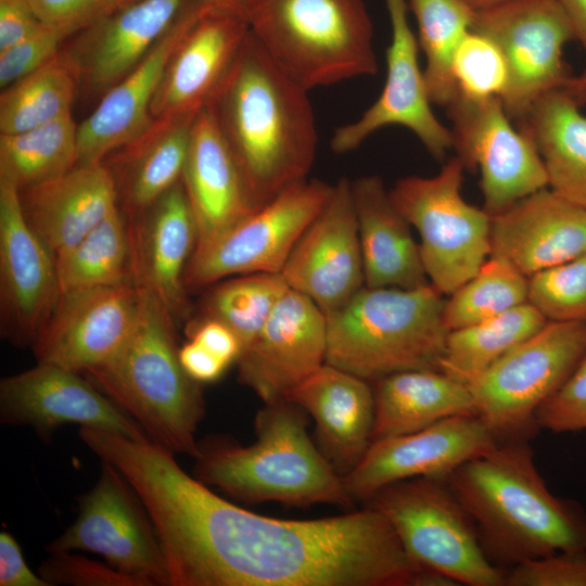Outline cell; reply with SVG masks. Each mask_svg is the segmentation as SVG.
<instances>
[{"mask_svg":"<svg viewBox=\"0 0 586 586\" xmlns=\"http://www.w3.org/2000/svg\"><path fill=\"white\" fill-rule=\"evenodd\" d=\"M66 39L55 29L41 25L26 38L0 51V87L4 89L52 60Z\"/></svg>","mask_w":586,"mask_h":586,"instance_id":"obj_46","label":"cell"},{"mask_svg":"<svg viewBox=\"0 0 586 586\" xmlns=\"http://www.w3.org/2000/svg\"><path fill=\"white\" fill-rule=\"evenodd\" d=\"M537 428L555 433L586 431V355L564 384L537 410Z\"/></svg>","mask_w":586,"mask_h":586,"instance_id":"obj_44","label":"cell"},{"mask_svg":"<svg viewBox=\"0 0 586 586\" xmlns=\"http://www.w3.org/2000/svg\"><path fill=\"white\" fill-rule=\"evenodd\" d=\"M456 156L479 169L483 209L491 216L548 187L547 171L533 138L514 128L500 98L457 95L447 107Z\"/></svg>","mask_w":586,"mask_h":586,"instance_id":"obj_13","label":"cell"},{"mask_svg":"<svg viewBox=\"0 0 586 586\" xmlns=\"http://www.w3.org/2000/svg\"><path fill=\"white\" fill-rule=\"evenodd\" d=\"M463 1L467 2L474 10H481V9L494 7L496 4L502 3L508 0H463Z\"/></svg>","mask_w":586,"mask_h":586,"instance_id":"obj_54","label":"cell"},{"mask_svg":"<svg viewBox=\"0 0 586 586\" xmlns=\"http://www.w3.org/2000/svg\"><path fill=\"white\" fill-rule=\"evenodd\" d=\"M326 314L289 288L239 357L238 380L264 404L271 403L326 364Z\"/></svg>","mask_w":586,"mask_h":586,"instance_id":"obj_20","label":"cell"},{"mask_svg":"<svg viewBox=\"0 0 586 586\" xmlns=\"http://www.w3.org/2000/svg\"><path fill=\"white\" fill-rule=\"evenodd\" d=\"M101 463L97 483L79 500L76 520L49 544L48 552H94L142 586H170L165 555L143 502L118 469Z\"/></svg>","mask_w":586,"mask_h":586,"instance_id":"obj_12","label":"cell"},{"mask_svg":"<svg viewBox=\"0 0 586 586\" xmlns=\"http://www.w3.org/2000/svg\"><path fill=\"white\" fill-rule=\"evenodd\" d=\"M179 360L184 371L199 383L218 380L229 367L219 357L192 340L179 348Z\"/></svg>","mask_w":586,"mask_h":586,"instance_id":"obj_50","label":"cell"},{"mask_svg":"<svg viewBox=\"0 0 586 586\" xmlns=\"http://www.w3.org/2000/svg\"><path fill=\"white\" fill-rule=\"evenodd\" d=\"M79 84L60 51L37 71L2 89L0 133L25 131L72 113Z\"/></svg>","mask_w":586,"mask_h":586,"instance_id":"obj_37","label":"cell"},{"mask_svg":"<svg viewBox=\"0 0 586 586\" xmlns=\"http://www.w3.org/2000/svg\"><path fill=\"white\" fill-rule=\"evenodd\" d=\"M445 300L431 283L364 286L326 314V362L366 381L415 369L440 370L449 333Z\"/></svg>","mask_w":586,"mask_h":586,"instance_id":"obj_5","label":"cell"},{"mask_svg":"<svg viewBox=\"0 0 586 586\" xmlns=\"http://www.w3.org/2000/svg\"><path fill=\"white\" fill-rule=\"evenodd\" d=\"M0 420L7 425L29 426L46 438L58 428L76 423L133 440H150L131 417L80 372L46 362L1 380Z\"/></svg>","mask_w":586,"mask_h":586,"instance_id":"obj_18","label":"cell"},{"mask_svg":"<svg viewBox=\"0 0 586 586\" xmlns=\"http://www.w3.org/2000/svg\"><path fill=\"white\" fill-rule=\"evenodd\" d=\"M586 586V551H562L519 562L504 586Z\"/></svg>","mask_w":586,"mask_h":586,"instance_id":"obj_43","label":"cell"},{"mask_svg":"<svg viewBox=\"0 0 586 586\" xmlns=\"http://www.w3.org/2000/svg\"><path fill=\"white\" fill-rule=\"evenodd\" d=\"M479 415L455 416L419 431L371 443L360 462L343 476L354 500H369L382 488L405 480L446 481L456 469L498 444Z\"/></svg>","mask_w":586,"mask_h":586,"instance_id":"obj_15","label":"cell"},{"mask_svg":"<svg viewBox=\"0 0 586 586\" xmlns=\"http://www.w3.org/2000/svg\"><path fill=\"white\" fill-rule=\"evenodd\" d=\"M173 319L141 285L140 309L130 335L110 360L86 374L153 443L195 458V432L205 416V402L200 383L180 364Z\"/></svg>","mask_w":586,"mask_h":586,"instance_id":"obj_4","label":"cell"},{"mask_svg":"<svg viewBox=\"0 0 586 586\" xmlns=\"http://www.w3.org/2000/svg\"><path fill=\"white\" fill-rule=\"evenodd\" d=\"M391 23L386 50V76L378 99L356 120L335 129L331 150L344 154L359 148L377 130L386 126L409 129L437 161L454 146L451 130L432 110L419 44L409 21L407 0H384Z\"/></svg>","mask_w":586,"mask_h":586,"instance_id":"obj_14","label":"cell"},{"mask_svg":"<svg viewBox=\"0 0 586 586\" xmlns=\"http://www.w3.org/2000/svg\"><path fill=\"white\" fill-rule=\"evenodd\" d=\"M181 181L196 222V244L215 238L256 209L237 160L207 105L193 122Z\"/></svg>","mask_w":586,"mask_h":586,"instance_id":"obj_27","label":"cell"},{"mask_svg":"<svg viewBox=\"0 0 586 586\" xmlns=\"http://www.w3.org/2000/svg\"><path fill=\"white\" fill-rule=\"evenodd\" d=\"M288 290L281 273L233 276L211 288L201 310L204 319H215L229 327L239 337L243 352Z\"/></svg>","mask_w":586,"mask_h":586,"instance_id":"obj_38","label":"cell"},{"mask_svg":"<svg viewBox=\"0 0 586 586\" xmlns=\"http://www.w3.org/2000/svg\"><path fill=\"white\" fill-rule=\"evenodd\" d=\"M281 276L324 314L346 304L365 286L364 264L352 180L340 179L305 229Z\"/></svg>","mask_w":586,"mask_h":586,"instance_id":"obj_19","label":"cell"},{"mask_svg":"<svg viewBox=\"0 0 586 586\" xmlns=\"http://www.w3.org/2000/svg\"><path fill=\"white\" fill-rule=\"evenodd\" d=\"M527 277L504 257L489 255L480 269L445 301L449 331L527 303Z\"/></svg>","mask_w":586,"mask_h":586,"instance_id":"obj_39","label":"cell"},{"mask_svg":"<svg viewBox=\"0 0 586 586\" xmlns=\"http://www.w3.org/2000/svg\"><path fill=\"white\" fill-rule=\"evenodd\" d=\"M564 90L582 106L586 104V69L578 75H572Z\"/></svg>","mask_w":586,"mask_h":586,"instance_id":"obj_52","label":"cell"},{"mask_svg":"<svg viewBox=\"0 0 586 586\" xmlns=\"http://www.w3.org/2000/svg\"><path fill=\"white\" fill-rule=\"evenodd\" d=\"M332 190L333 184L322 180L304 179L220 234L198 243L186 268V288H203L240 275L280 273Z\"/></svg>","mask_w":586,"mask_h":586,"instance_id":"obj_10","label":"cell"},{"mask_svg":"<svg viewBox=\"0 0 586 586\" xmlns=\"http://www.w3.org/2000/svg\"><path fill=\"white\" fill-rule=\"evenodd\" d=\"M209 5L188 0L176 20L142 61L110 88L78 126V163L103 158L143 133L154 122L151 105L167 64L180 41Z\"/></svg>","mask_w":586,"mask_h":586,"instance_id":"obj_21","label":"cell"},{"mask_svg":"<svg viewBox=\"0 0 586 586\" xmlns=\"http://www.w3.org/2000/svg\"><path fill=\"white\" fill-rule=\"evenodd\" d=\"M39 21L65 38L136 0H28Z\"/></svg>","mask_w":586,"mask_h":586,"instance_id":"obj_45","label":"cell"},{"mask_svg":"<svg viewBox=\"0 0 586 586\" xmlns=\"http://www.w3.org/2000/svg\"><path fill=\"white\" fill-rule=\"evenodd\" d=\"M464 165L449 158L432 177L408 176L388 190L396 208L418 231L430 283L453 294L491 255L492 217L461 193Z\"/></svg>","mask_w":586,"mask_h":586,"instance_id":"obj_8","label":"cell"},{"mask_svg":"<svg viewBox=\"0 0 586 586\" xmlns=\"http://www.w3.org/2000/svg\"><path fill=\"white\" fill-rule=\"evenodd\" d=\"M249 33L241 15L208 7L173 53L152 101V116L198 114L232 66Z\"/></svg>","mask_w":586,"mask_h":586,"instance_id":"obj_22","label":"cell"},{"mask_svg":"<svg viewBox=\"0 0 586 586\" xmlns=\"http://www.w3.org/2000/svg\"><path fill=\"white\" fill-rule=\"evenodd\" d=\"M544 162L548 187L586 209V115L564 90L542 97L520 120Z\"/></svg>","mask_w":586,"mask_h":586,"instance_id":"obj_31","label":"cell"},{"mask_svg":"<svg viewBox=\"0 0 586 586\" xmlns=\"http://www.w3.org/2000/svg\"><path fill=\"white\" fill-rule=\"evenodd\" d=\"M527 303L547 321L586 322V253L527 278Z\"/></svg>","mask_w":586,"mask_h":586,"instance_id":"obj_40","label":"cell"},{"mask_svg":"<svg viewBox=\"0 0 586 586\" xmlns=\"http://www.w3.org/2000/svg\"><path fill=\"white\" fill-rule=\"evenodd\" d=\"M310 415L320 451L343 477L372 443L374 396L369 381L323 364L284 397Z\"/></svg>","mask_w":586,"mask_h":586,"instance_id":"obj_25","label":"cell"},{"mask_svg":"<svg viewBox=\"0 0 586 586\" xmlns=\"http://www.w3.org/2000/svg\"><path fill=\"white\" fill-rule=\"evenodd\" d=\"M368 501L386 518L419 566L446 574L459 585H504L505 571L486 555L474 523L446 481H400Z\"/></svg>","mask_w":586,"mask_h":586,"instance_id":"obj_7","label":"cell"},{"mask_svg":"<svg viewBox=\"0 0 586 586\" xmlns=\"http://www.w3.org/2000/svg\"><path fill=\"white\" fill-rule=\"evenodd\" d=\"M190 340L204 346L229 366L237 362L242 354V345L237 334L225 323L215 319H204L193 324Z\"/></svg>","mask_w":586,"mask_h":586,"instance_id":"obj_47","label":"cell"},{"mask_svg":"<svg viewBox=\"0 0 586 586\" xmlns=\"http://www.w3.org/2000/svg\"><path fill=\"white\" fill-rule=\"evenodd\" d=\"M576 40L586 53V0H557Z\"/></svg>","mask_w":586,"mask_h":586,"instance_id":"obj_51","label":"cell"},{"mask_svg":"<svg viewBox=\"0 0 586 586\" xmlns=\"http://www.w3.org/2000/svg\"><path fill=\"white\" fill-rule=\"evenodd\" d=\"M38 574L50 585L73 586H142L136 578L73 551L49 552Z\"/></svg>","mask_w":586,"mask_h":586,"instance_id":"obj_42","label":"cell"},{"mask_svg":"<svg viewBox=\"0 0 586 586\" xmlns=\"http://www.w3.org/2000/svg\"><path fill=\"white\" fill-rule=\"evenodd\" d=\"M187 2L136 0L79 33L62 51L79 86L104 94L142 61Z\"/></svg>","mask_w":586,"mask_h":586,"instance_id":"obj_24","label":"cell"},{"mask_svg":"<svg viewBox=\"0 0 586 586\" xmlns=\"http://www.w3.org/2000/svg\"><path fill=\"white\" fill-rule=\"evenodd\" d=\"M308 92L250 31L205 104L237 160L256 209L308 178L318 144Z\"/></svg>","mask_w":586,"mask_h":586,"instance_id":"obj_1","label":"cell"},{"mask_svg":"<svg viewBox=\"0 0 586 586\" xmlns=\"http://www.w3.org/2000/svg\"><path fill=\"white\" fill-rule=\"evenodd\" d=\"M218 10L237 13L243 17L245 0H199Z\"/></svg>","mask_w":586,"mask_h":586,"instance_id":"obj_53","label":"cell"},{"mask_svg":"<svg viewBox=\"0 0 586 586\" xmlns=\"http://www.w3.org/2000/svg\"><path fill=\"white\" fill-rule=\"evenodd\" d=\"M40 25L28 0H0V51L26 38Z\"/></svg>","mask_w":586,"mask_h":586,"instance_id":"obj_48","label":"cell"},{"mask_svg":"<svg viewBox=\"0 0 586 586\" xmlns=\"http://www.w3.org/2000/svg\"><path fill=\"white\" fill-rule=\"evenodd\" d=\"M418 25V44L425 56L423 69L432 104L447 107L458 95L453 59L471 30L475 10L463 0H408Z\"/></svg>","mask_w":586,"mask_h":586,"instance_id":"obj_36","label":"cell"},{"mask_svg":"<svg viewBox=\"0 0 586 586\" xmlns=\"http://www.w3.org/2000/svg\"><path fill=\"white\" fill-rule=\"evenodd\" d=\"M446 482L497 566L586 551V514L548 489L523 438L498 443Z\"/></svg>","mask_w":586,"mask_h":586,"instance_id":"obj_2","label":"cell"},{"mask_svg":"<svg viewBox=\"0 0 586 586\" xmlns=\"http://www.w3.org/2000/svg\"><path fill=\"white\" fill-rule=\"evenodd\" d=\"M547 320L524 303L486 320L449 331L440 371L468 384Z\"/></svg>","mask_w":586,"mask_h":586,"instance_id":"obj_34","label":"cell"},{"mask_svg":"<svg viewBox=\"0 0 586 586\" xmlns=\"http://www.w3.org/2000/svg\"><path fill=\"white\" fill-rule=\"evenodd\" d=\"M372 442L412 433L440 420L477 415L472 393L440 370L395 372L374 381Z\"/></svg>","mask_w":586,"mask_h":586,"instance_id":"obj_30","label":"cell"},{"mask_svg":"<svg viewBox=\"0 0 586 586\" xmlns=\"http://www.w3.org/2000/svg\"><path fill=\"white\" fill-rule=\"evenodd\" d=\"M243 18L270 58L308 91L378 71L364 0H245Z\"/></svg>","mask_w":586,"mask_h":586,"instance_id":"obj_6","label":"cell"},{"mask_svg":"<svg viewBox=\"0 0 586 586\" xmlns=\"http://www.w3.org/2000/svg\"><path fill=\"white\" fill-rule=\"evenodd\" d=\"M365 285L415 289L430 283L410 224L396 208L381 177L352 180Z\"/></svg>","mask_w":586,"mask_h":586,"instance_id":"obj_29","label":"cell"},{"mask_svg":"<svg viewBox=\"0 0 586 586\" xmlns=\"http://www.w3.org/2000/svg\"><path fill=\"white\" fill-rule=\"evenodd\" d=\"M0 296L2 334L34 344L53 314L61 291L52 252L27 222L20 190L0 177Z\"/></svg>","mask_w":586,"mask_h":586,"instance_id":"obj_16","label":"cell"},{"mask_svg":"<svg viewBox=\"0 0 586 586\" xmlns=\"http://www.w3.org/2000/svg\"><path fill=\"white\" fill-rule=\"evenodd\" d=\"M471 30L495 42L506 60L509 82L501 102L511 119L521 120L572 76L563 49L574 35L557 0H508L475 10Z\"/></svg>","mask_w":586,"mask_h":586,"instance_id":"obj_11","label":"cell"},{"mask_svg":"<svg viewBox=\"0 0 586 586\" xmlns=\"http://www.w3.org/2000/svg\"><path fill=\"white\" fill-rule=\"evenodd\" d=\"M54 262L61 294L137 282L133 235L119 207Z\"/></svg>","mask_w":586,"mask_h":586,"instance_id":"obj_33","label":"cell"},{"mask_svg":"<svg viewBox=\"0 0 586 586\" xmlns=\"http://www.w3.org/2000/svg\"><path fill=\"white\" fill-rule=\"evenodd\" d=\"M453 76L458 94L473 100L502 98L509 82L506 60L486 36L470 30L453 59Z\"/></svg>","mask_w":586,"mask_h":586,"instance_id":"obj_41","label":"cell"},{"mask_svg":"<svg viewBox=\"0 0 586 586\" xmlns=\"http://www.w3.org/2000/svg\"><path fill=\"white\" fill-rule=\"evenodd\" d=\"M78 126L72 113L15 133H0V177L20 191L60 176L78 163Z\"/></svg>","mask_w":586,"mask_h":586,"instance_id":"obj_35","label":"cell"},{"mask_svg":"<svg viewBox=\"0 0 586 586\" xmlns=\"http://www.w3.org/2000/svg\"><path fill=\"white\" fill-rule=\"evenodd\" d=\"M133 233L136 280L174 319L188 313L184 272L198 242L196 222L180 180L146 212Z\"/></svg>","mask_w":586,"mask_h":586,"instance_id":"obj_28","label":"cell"},{"mask_svg":"<svg viewBox=\"0 0 586 586\" xmlns=\"http://www.w3.org/2000/svg\"><path fill=\"white\" fill-rule=\"evenodd\" d=\"M306 415L286 398L266 403L255 418L254 444L199 443L196 479L246 502L352 507L343 477L307 434Z\"/></svg>","mask_w":586,"mask_h":586,"instance_id":"obj_3","label":"cell"},{"mask_svg":"<svg viewBox=\"0 0 586 586\" xmlns=\"http://www.w3.org/2000/svg\"><path fill=\"white\" fill-rule=\"evenodd\" d=\"M24 216L53 256L79 242L118 208V189L103 162L77 164L66 173L20 191Z\"/></svg>","mask_w":586,"mask_h":586,"instance_id":"obj_26","label":"cell"},{"mask_svg":"<svg viewBox=\"0 0 586 586\" xmlns=\"http://www.w3.org/2000/svg\"><path fill=\"white\" fill-rule=\"evenodd\" d=\"M196 115L155 118L143 133L118 149L122 190L131 216L142 215L181 180Z\"/></svg>","mask_w":586,"mask_h":586,"instance_id":"obj_32","label":"cell"},{"mask_svg":"<svg viewBox=\"0 0 586 586\" xmlns=\"http://www.w3.org/2000/svg\"><path fill=\"white\" fill-rule=\"evenodd\" d=\"M586 355V322L547 321L467 385L496 437L520 440Z\"/></svg>","mask_w":586,"mask_h":586,"instance_id":"obj_9","label":"cell"},{"mask_svg":"<svg viewBox=\"0 0 586 586\" xmlns=\"http://www.w3.org/2000/svg\"><path fill=\"white\" fill-rule=\"evenodd\" d=\"M586 253V209L549 187L492 217L491 255L527 278Z\"/></svg>","mask_w":586,"mask_h":586,"instance_id":"obj_23","label":"cell"},{"mask_svg":"<svg viewBox=\"0 0 586 586\" xmlns=\"http://www.w3.org/2000/svg\"><path fill=\"white\" fill-rule=\"evenodd\" d=\"M0 586H50L28 568L20 544L8 531L0 533Z\"/></svg>","mask_w":586,"mask_h":586,"instance_id":"obj_49","label":"cell"},{"mask_svg":"<svg viewBox=\"0 0 586 586\" xmlns=\"http://www.w3.org/2000/svg\"><path fill=\"white\" fill-rule=\"evenodd\" d=\"M140 304L136 281L61 294L33 344L37 362L80 373L103 365L130 335Z\"/></svg>","mask_w":586,"mask_h":586,"instance_id":"obj_17","label":"cell"}]
</instances>
